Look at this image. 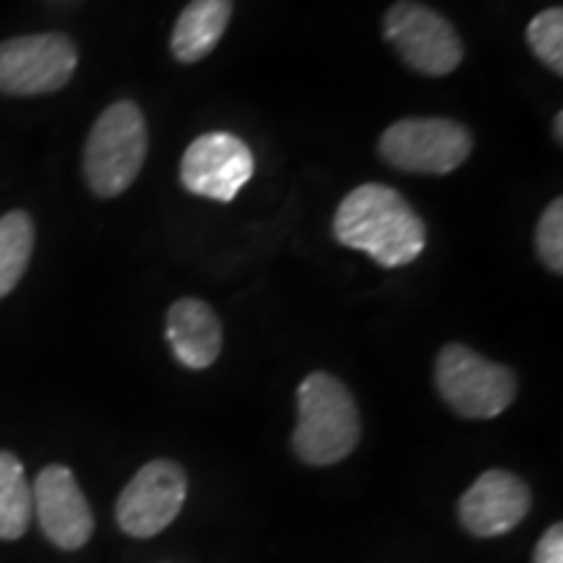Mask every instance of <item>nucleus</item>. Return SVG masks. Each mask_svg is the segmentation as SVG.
Segmentation results:
<instances>
[{"label":"nucleus","instance_id":"f257e3e1","mask_svg":"<svg viewBox=\"0 0 563 563\" xmlns=\"http://www.w3.org/2000/svg\"><path fill=\"white\" fill-rule=\"evenodd\" d=\"M334 238L347 249L368 253L384 269H397L426 249V224L402 194L382 183H365L336 209Z\"/></svg>","mask_w":563,"mask_h":563},{"label":"nucleus","instance_id":"f03ea898","mask_svg":"<svg viewBox=\"0 0 563 563\" xmlns=\"http://www.w3.org/2000/svg\"><path fill=\"white\" fill-rule=\"evenodd\" d=\"M361 441V410L347 386L332 373L316 371L298 386L295 454L313 467H329L352 454Z\"/></svg>","mask_w":563,"mask_h":563},{"label":"nucleus","instance_id":"7ed1b4c3","mask_svg":"<svg viewBox=\"0 0 563 563\" xmlns=\"http://www.w3.org/2000/svg\"><path fill=\"white\" fill-rule=\"evenodd\" d=\"M150 152V131L144 112L123 100L110 104L97 118L84 150V175L89 188L102 199L121 196L133 186Z\"/></svg>","mask_w":563,"mask_h":563},{"label":"nucleus","instance_id":"20e7f679","mask_svg":"<svg viewBox=\"0 0 563 563\" xmlns=\"http://www.w3.org/2000/svg\"><path fill=\"white\" fill-rule=\"evenodd\" d=\"M435 386L443 402L467 420L498 418L517 399L514 373L464 344H446L439 352Z\"/></svg>","mask_w":563,"mask_h":563},{"label":"nucleus","instance_id":"39448f33","mask_svg":"<svg viewBox=\"0 0 563 563\" xmlns=\"http://www.w3.org/2000/svg\"><path fill=\"white\" fill-rule=\"evenodd\" d=\"M378 152L402 173L449 175L473 152V133L449 118H405L382 133Z\"/></svg>","mask_w":563,"mask_h":563},{"label":"nucleus","instance_id":"423d86ee","mask_svg":"<svg viewBox=\"0 0 563 563\" xmlns=\"http://www.w3.org/2000/svg\"><path fill=\"white\" fill-rule=\"evenodd\" d=\"M384 37L422 76H449L464 58V42L439 11L399 0L384 16Z\"/></svg>","mask_w":563,"mask_h":563},{"label":"nucleus","instance_id":"0eeeda50","mask_svg":"<svg viewBox=\"0 0 563 563\" xmlns=\"http://www.w3.org/2000/svg\"><path fill=\"white\" fill-rule=\"evenodd\" d=\"M79 53L66 34H26L0 42V91L34 97L66 87Z\"/></svg>","mask_w":563,"mask_h":563},{"label":"nucleus","instance_id":"6e6552de","mask_svg":"<svg viewBox=\"0 0 563 563\" xmlns=\"http://www.w3.org/2000/svg\"><path fill=\"white\" fill-rule=\"evenodd\" d=\"M188 477L170 460H154L139 470L115 504V519L125 534L150 540L167 530L186 504Z\"/></svg>","mask_w":563,"mask_h":563},{"label":"nucleus","instance_id":"1a4fd4ad","mask_svg":"<svg viewBox=\"0 0 563 563\" xmlns=\"http://www.w3.org/2000/svg\"><path fill=\"white\" fill-rule=\"evenodd\" d=\"M251 178L253 154L249 144L232 133H203L183 154V186L203 199L228 203Z\"/></svg>","mask_w":563,"mask_h":563},{"label":"nucleus","instance_id":"9d476101","mask_svg":"<svg viewBox=\"0 0 563 563\" xmlns=\"http://www.w3.org/2000/svg\"><path fill=\"white\" fill-rule=\"evenodd\" d=\"M32 506L45 538L60 551H79L89 543L95 517L68 467L51 464L42 470L32 488Z\"/></svg>","mask_w":563,"mask_h":563},{"label":"nucleus","instance_id":"9b49d317","mask_svg":"<svg viewBox=\"0 0 563 563\" xmlns=\"http://www.w3.org/2000/svg\"><path fill=\"white\" fill-rule=\"evenodd\" d=\"M532 493L519 475L488 470L460 498L462 527L475 538H498L522 525Z\"/></svg>","mask_w":563,"mask_h":563},{"label":"nucleus","instance_id":"f8f14e48","mask_svg":"<svg viewBox=\"0 0 563 563\" xmlns=\"http://www.w3.org/2000/svg\"><path fill=\"white\" fill-rule=\"evenodd\" d=\"M167 340L186 368L203 371L222 352V323L203 300L183 298L167 311Z\"/></svg>","mask_w":563,"mask_h":563},{"label":"nucleus","instance_id":"ddd939ff","mask_svg":"<svg viewBox=\"0 0 563 563\" xmlns=\"http://www.w3.org/2000/svg\"><path fill=\"white\" fill-rule=\"evenodd\" d=\"M232 19V0H191L175 21L173 55L180 63H199L220 45Z\"/></svg>","mask_w":563,"mask_h":563},{"label":"nucleus","instance_id":"4468645a","mask_svg":"<svg viewBox=\"0 0 563 563\" xmlns=\"http://www.w3.org/2000/svg\"><path fill=\"white\" fill-rule=\"evenodd\" d=\"M32 485L16 454L0 452V540H19L32 522Z\"/></svg>","mask_w":563,"mask_h":563},{"label":"nucleus","instance_id":"2eb2a0df","mask_svg":"<svg viewBox=\"0 0 563 563\" xmlns=\"http://www.w3.org/2000/svg\"><path fill=\"white\" fill-rule=\"evenodd\" d=\"M34 251V222L26 211L0 217V298L13 292L30 266Z\"/></svg>","mask_w":563,"mask_h":563},{"label":"nucleus","instance_id":"dca6fc26","mask_svg":"<svg viewBox=\"0 0 563 563\" xmlns=\"http://www.w3.org/2000/svg\"><path fill=\"white\" fill-rule=\"evenodd\" d=\"M527 45L553 74H563V11L545 9L527 24Z\"/></svg>","mask_w":563,"mask_h":563},{"label":"nucleus","instance_id":"f3484780","mask_svg":"<svg viewBox=\"0 0 563 563\" xmlns=\"http://www.w3.org/2000/svg\"><path fill=\"white\" fill-rule=\"evenodd\" d=\"M534 243H538V253L543 264L553 274L563 272V201L553 199L548 203L538 222V232H534Z\"/></svg>","mask_w":563,"mask_h":563},{"label":"nucleus","instance_id":"a211bd4d","mask_svg":"<svg viewBox=\"0 0 563 563\" xmlns=\"http://www.w3.org/2000/svg\"><path fill=\"white\" fill-rule=\"evenodd\" d=\"M532 563H563V525L548 527L534 548Z\"/></svg>","mask_w":563,"mask_h":563},{"label":"nucleus","instance_id":"6ab92c4d","mask_svg":"<svg viewBox=\"0 0 563 563\" xmlns=\"http://www.w3.org/2000/svg\"><path fill=\"white\" fill-rule=\"evenodd\" d=\"M553 131H555V144H563V112L553 118Z\"/></svg>","mask_w":563,"mask_h":563}]
</instances>
